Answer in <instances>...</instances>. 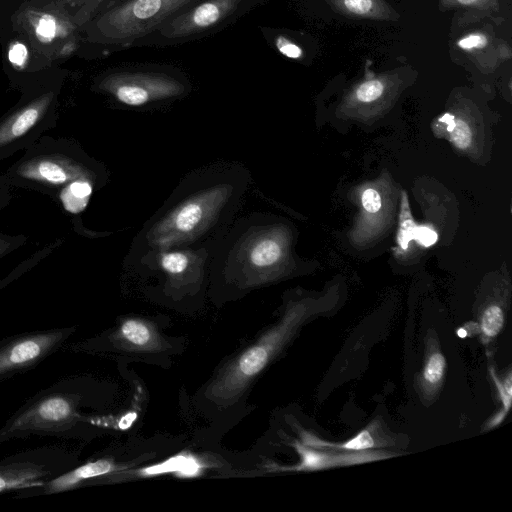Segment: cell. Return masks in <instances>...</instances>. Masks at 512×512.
I'll use <instances>...</instances> for the list:
<instances>
[{
    "mask_svg": "<svg viewBox=\"0 0 512 512\" xmlns=\"http://www.w3.org/2000/svg\"><path fill=\"white\" fill-rule=\"evenodd\" d=\"M266 0H201L137 41L136 47L176 46L215 35Z\"/></svg>",
    "mask_w": 512,
    "mask_h": 512,
    "instance_id": "obj_5",
    "label": "cell"
},
{
    "mask_svg": "<svg viewBox=\"0 0 512 512\" xmlns=\"http://www.w3.org/2000/svg\"><path fill=\"white\" fill-rule=\"evenodd\" d=\"M52 100V93L45 94L18 110L0 126V147L23 136L42 117Z\"/></svg>",
    "mask_w": 512,
    "mask_h": 512,
    "instance_id": "obj_8",
    "label": "cell"
},
{
    "mask_svg": "<svg viewBox=\"0 0 512 512\" xmlns=\"http://www.w3.org/2000/svg\"><path fill=\"white\" fill-rule=\"evenodd\" d=\"M384 90L382 82L379 80H370L364 82L357 89L356 96L362 102H372L378 99Z\"/></svg>",
    "mask_w": 512,
    "mask_h": 512,
    "instance_id": "obj_24",
    "label": "cell"
},
{
    "mask_svg": "<svg viewBox=\"0 0 512 512\" xmlns=\"http://www.w3.org/2000/svg\"><path fill=\"white\" fill-rule=\"evenodd\" d=\"M97 88L128 108H156L186 97L189 77L169 64L145 63L118 67L105 72Z\"/></svg>",
    "mask_w": 512,
    "mask_h": 512,
    "instance_id": "obj_4",
    "label": "cell"
},
{
    "mask_svg": "<svg viewBox=\"0 0 512 512\" xmlns=\"http://www.w3.org/2000/svg\"><path fill=\"white\" fill-rule=\"evenodd\" d=\"M362 204L366 211L376 213L381 208V198L375 189H367L362 195Z\"/></svg>",
    "mask_w": 512,
    "mask_h": 512,
    "instance_id": "obj_27",
    "label": "cell"
},
{
    "mask_svg": "<svg viewBox=\"0 0 512 512\" xmlns=\"http://www.w3.org/2000/svg\"><path fill=\"white\" fill-rule=\"evenodd\" d=\"M250 180V172L238 163L190 172L143 225L126 262L152 251L213 246L236 219Z\"/></svg>",
    "mask_w": 512,
    "mask_h": 512,
    "instance_id": "obj_1",
    "label": "cell"
},
{
    "mask_svg": "<svg viewBox=\"0 0 512 512\" xmlns=\"http://www.w3.org/2000/svg\"><path fill=\"white\" fill-rule=\"evenodd\" d=\"M487 44L483 34H471L458 41V46L464 50L482 48Z\"/></svg>",
    "mask_w": 512,
    "mask_h": 512,
    "instance_id": "obj_28",
    "label": "cell"
},
{
    "mask_svg": "<svg viewBox=\"0 0 512 512\" xmlns=\"http://www.w3.org/2000/svg\"><path fill=\"white\" fill-rule=\"evenodd\" d=\"M93 191L91 182L85 177L77 178L62 190L60 199L64 208L71 213L83 211Z\"/></svg>",
    "mask_w": 512,
    "mask_h": 512,
    "instance_id": "obj_13",
    "label": "cell"
},
{
    "mask_svg": "<svg viewBox=\"0 0 512 512\" xmlns=\"http://www.w3.org/2000/svg\"><path fill=\"white\" fill-rule=\"evenodd\" d=\"M201 0H123L99 13L87 25L88 40L104 52L134 44Z\"/></svg>",
    "mask_w": 512,
    "mask_h": 512,
    "instance_id": "obj_3",
    "label": "cell"
},
{
    "mask_svg": "<svg viewBox=\"0 0 512 512\" xmlns=\"http://www.w3.org/2000/svg\"><path fill=\"white\" fill-rule=\"evenodd\" d=\"M47 474L42 466L17 464L0 467V493L13 489L42 486L40 481Z\"/></svg>",
    "mask_w": 512,
    "mask_h": 512,
    "instance_id": "obj_11",
    "label": "cell"
},
{
    "mask_svg": "<svg viewBox=\"0 0 512 512\" xmlns=\"http://www.w3.org/2000/svg\"><path fill=\"white\" fill-rule=\"evenodd\" d=\"M347 10L354 14L363 15L368 13L372 8V0H344Z\"/></svg>",
    "mask_w": 512,
    "mask_h": 512,
    "instance_id": "obj_29",
    "label": "cell"
},
{
    "mask_svg": "<svg viewBox=\"0 0 512 512\" xmlns=\"http://www.w3.org/2000/svg\"><path fill=\"white\" fill-rule=\"evenodd\" d=\"M449 135L450 140L460 149H466L472 139L470 127L461 119H455L452 129L449 131Z\"/></svg>",
    "mask_w": 512,
    "mask_h": 512,
    "instance_id": "obj_23",
    "label": "cell"
},
{
    "mask_svg": "<svg viewBox=\"0 0 512 512\" xmlns=\"http://www.w3.org/2000/svg\"><path fill=\"white\" fill-rule=\"evenodd\" d=\"M492 378L495 382V385L499 391L500 399L503 403V410L496 416L490 424V427L498 425L506 416L507 412L511 406L512 399V382H511V374L508 375L506 380L502 383L498 380L495 374L492 372Z\"/></svg>",
    "mask_w": 512,
    "mask_h": 512,
    "instance_id": "obj_22",
    "label": "cell"
},
{
    "mask_svg": "<svg viewBox=\"0 0 512 512\" xmlns=\"http://www.w3.org/2000/svg\"><path fill=\"white\" fill-rule=\"evenodd\" d=\"M279 227L263 212L235 219L212 247L211 274L245 285L269 280L284 258Z\"/></svg>",
    "mask_w": 512,
    "mask_h": 512,
    "instance_id": "obj_2",
    "label": "cell"
},
{
    "mask_svg": "<svg viewBox=\"0 0 512 512\" xmlns=\"http://www.w3.org/2000/svg\"><path fill=\"white\" fill-rule=\"evenodd\" d=\"M201 464L191 455H177L166 462L145 468L142 470L144 475H156L168 472H177L185 477H192L199 474Z\"/></svg>",
    "mask_w": 512,
    "mask_h": 512,
    "instance_id": "obj_14",
    "label": "cell"
},
{
    "mask_svg": "<svg viewBox=\"0 0 512 512\" xmlns=\"http://www.w3.org/2000/svg\"><path fill=\"white\" fill-rule=\"evenodd\" d=\"M476 1L477 0H458L459 3L464 4V5H470Z\"/></svg>",
    "mask_w": 512,
    "mask_h": 512,
    "instance_id": "obj_31",
    "label": "cell"
},
{
    "mask_svg": "<svg viewBox=\"0 0 512 512\" xmlns=\"http://www.w3.org/2000/svg\"><path fill=\"white\" fill-rule=\"evenodd\" d=\"M54 1H68V3H73L77 5H81L83 7L82 16L84 21H90L99 13L107 10L108 8L114 6L115 4L123 1V0H54Z\"/></svg>",
    "mask_w": 512,
    "mask_h": 512,
    "instance_id": "obj_21",
    "label": "cell"
},
{
    "mask_svg": "<svg viewBox=\"0 0 512 512\" xmlns=\"http://www.w3.org/2000/svg\"><path fill=\"white\" fill-rule=\"evenodd\" d=\"M73 401L67 396H50L18 417L10 427L13 430L55 429L70 424L76 417Z\"/></svg>",
    "mask_w": 512,
    "mask_h": 512,
    "instance_id": "obj_6",
    "label": "cell"
},
{
    "mask_svg": "<svg viewBox=\"0 0 512 512\" xmlns=\"http://www.w3.org/2000/svg\"><path fill=\"white\" fill-rule=\"evenodd\" d=\"M20 175L27 179L60 185L77 179L81 174L77 169L56 160L42 159L23 166Z\"/></svg>",
    "mask_w": 512,
    "mask_h": 512,
    "instance_id": "obj_10",
    "label": "cell"
},
{
    "mask_svg": "<svg viewBox=\"0 0 512 512\" xmlns=\"http://www.w3.org/2000/svg\"><path fill=\"white\" fill-rule=\"evenodd\" d=\"M296 450L301 456V463L293 467L294 470H317L329 468L338 465H349L359 462L374 460L369 458L372 454L360 455H332L327 453L312 450L310 447L304 446L300 443L295 444Z\"/></svg>",
    "mask_w": 512,
    "mask_h": 512,
    "instance_id": "obj_12",
    "label": "cell"
},
{
    "mask_svg": "<svg viewBox=\"0 0 512 512\" xmlns=\"http://www.w3.org/2000/svg\"><path fill=\"white\" fill-rule=\"evenodd\" d=\"M121 334L128 342L136 346H145L151 339L149 328L141 321L127 320L121 326Z\"/></svg>",
    "mask_w": 512,
    "mask_h": 512,
    "instance_id": "obj_19",
    "label": "cell"
},
{
    "mask_svg": "<svg viewBox=\"0 0 512 512\" xmlns=\"http://www.w3.org/2000/svg\"><path fill=\"white\" fill-rule=\"evenodd\" d=\"M446 368V359L440 352H435L427 359L421 376L426 390H434L442 382Z\"/></svg>",
    "mask_w": 512,
    "mask_h": 512,
    "instance_id": "obj_17",
    "label": "cell"
},
{
    "mask_svg": "<svg viewBox=\"0 0 512 512\" xmlns=\"http://www.w3.org/2000/svg\"><path fill=\"white\" fill-rule=\"evenodd\" d=\"M63 337L53 331L22 338L0 350V374L22 368L49 351Z\"/></svg>",
    "mask_w": 512,
    "mask_h": 512,
    "instance_id": "obj_7",
    "label": "cell"
},
{
    "mask_svg": "<svg viewBox=\"0 0 512 512\" xmlns=\"http://www.w3.org/2000/svg\"><path fill=\"white\" fill-rule=\"evenodd\" d=\"M504 323V314L497 305L489 306L483 313L480 323V330L483 336L490 340L498 335Z\"/></svg>",
    "mask_w": 512,
    "mask_h": 512,
    "instance_id": "obj_18",
    "label": "cell"
},
{
    "mask_svg": "<svg viewBox=\"0 0 512 512\" xmlns=\"http://www.w3.org/2000/svg\"><path fill=\"white\" fill-rule=\"evenodd\" d=\"M417 225L413 221V218L409 211V206L405 197V194H403V200H402V209H401V215H400V221H399V229L397 233V241L398 244L403 248L406 249L408 247V244L411 240H413L414 232Z\"/></svg>",
    "mask_w": 512,
    "mask_h": 512,
    "instance_id": "obj_20",
    "label": "cell"
},
{
    "mask_svg": "<svg viewBox=\"0 0 512 512\" xmlns=\"http://www.w3.org/2000/svg\"><path fill=\"white\" fill-rule=\"evenodd\" d=\"M8 59L15 68L23 69L28 60L27 47L19 41L12 42L8 49Z\"/></svg>",
    "mask_w": 512,
    "mask_h": 512,
    "instance_id": "obj_25",
    "label": "cell"
},
{
    "mask_svg": "<svg viewBox=\"0 0 512 512\" xmlns=\"http://www.w3.org/2000/svg\"><path fill=\"white\" fill-rule=\"evenodd\" d=\"M116 470V465L109 459H98L86 463L63 474L47 484L46 492L57 493L76 488L82 482L104 476Z\"/></svg>",
    "mask_w": 512,
    "mask_h": 512,
    "instance_id": "obj_9",
    "label": "cell"
},
{
    "mask_svg": "<svg viewBox=\"0 0 512 512\" xmlns=\"http://www.w3.org/2000/svg\"><path fill=\"white\" fill-rule=\"evenodd\" d=\"M135 416L136 414H127L126 416H124L119 423L120 428H127L132 423Z\"/></svg>",
    "mask_w": 512,
    "mask_h": 512,
    "instance_id": "obj_30",
    "label": "cell"
},
{
    "mask_svg": "<svg viewBox=\"0 0 512 512\" xmlns=\"http://www.w3.org/2000/svg\"><path fill=\"white\" fill-rule=\"evenodd\" d=\"M438 239L437 233L426 226H417L414 232L413 240H416L421 246H432Z\"/></svg>",
    "mask_w": 512,
    "mask_h": 512,
    "instance_id": "obj_26",
    "label": "cell"
},
{
    "mask_svg": "<svg viewBox=\"0 0 512 512\" xmlns=\"http://www.w3.org/2000/svg\"><path fill=\"white\" fill-rule=\"evenodd\" d=\"M1 250H2V249H1V247H0V253H1Z\"/></svg>",
    "mask_w": 512,
    "mask_h": 512,
    "instance_id": "obj_32",
    "label": "cell"
},
{
    "mask_svg": "<svg viewBox=\"0 0 512 512\" xmlns=\"http://www.w3.org/2000/svg\"><path fill=\"white\" fill-rule=\"evenodd\" d=\"M303 439L308 446H313L315 448L328 447L329 449L343 451H363L372 449L375 446L374 439L368 429L361 431L355 437L342 444L325 442L308 433L303 435Z\"/></svg>",
    "mask_w": 512,
    "mask_h": 512,
    "instance_id": "obj_15",
    "label": "cell"
},
{
    "mask_svg": "<svg viewBox=\"0 0 512 512\" xmlns=\"http://www.w3.org/2000/svg\"><path fill=\"white\" fill-rule=\"evenodd\" d=\"M32 16V31L40 42H52L60 34L61 24L54 15L47 13H35Z\"/></svg>",
    "mask_w": 512,
    "mask_h": 512,
    "instance_id": "obj_16",
    "label": "cell"
}]
</instances>
